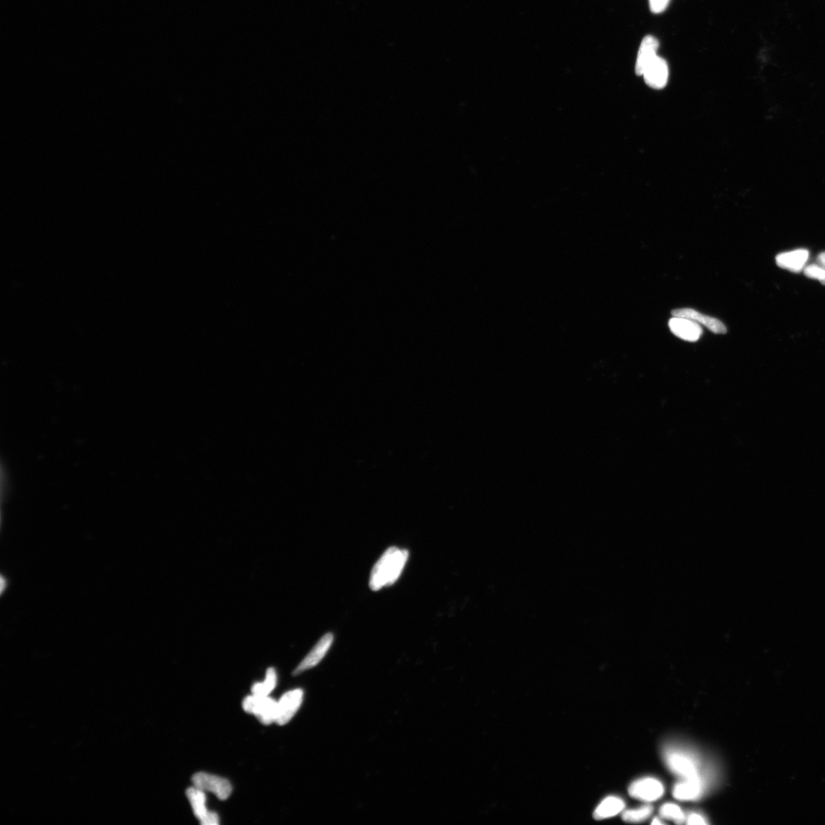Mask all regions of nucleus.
I'll return each instance as SVG.
<instances>
[{"label":"nucleus","instance_id":"f257e3e1","mask_svg":"<svg viewBox=\"0 0 825 825\" xmlns=\"http://www.w3.org/2000/svg\"><path fill=\"white\" fill-rule=\"evenodd\" d=\"M409 551L389 547L377 560L370 575L369 587L374 592L396 584L405 569Z\"/></svg>","mask_w":825,"mask_h":825},{"label":"nucleus","instance_id":"f03ea898","mask_svg":"<svg viewBox=\"0 0 825 825\" xmlns=\"http://www.w3.org/2000/svg\"><path fill=\"white\" fill-rule=\"evenodd\" d=\"M664 758L673 774L684 779L701 778L697 760L690 753L681 751L679 749L670 748L665 750Z\"/></svg>","mask_w":825,"mask_h":825},{"label":"nucleus","instance_id":"7ed1b4c3","mask_svg":"<svg viewBox=\"0 0 825 825\" xmlns=\"http://www.w3.org/2000/svg\"><path fill=\"white\" fill-rule=\"evenodd\" d=\"M246 713L254 715L263 724L276 722L278 701L269 696L249 695L242 703Z\"/></svg>","mask_w":825,"mask_h":825},{"label":"nucleus","instance_id":"20e7f679","mask_svg":"<svg viewBox=\"0 0 825 825\" xmlns=\"http://www.w3.org/2000/svg\"><path fill=\"white\" fill-rule=\"evenodd\" d=\"M192 782L196 788L203 792H210L216 794L218 799L226 800L230 797L232 787L229 781L217 776L198 773L193 776Z\"/></svg>","mask_w":825,"mask_h":825},{"label":"nucleus","instance_id":"39448f33","mask_svg":"<svg viewBox=\"0 0 825 825\" xmlns=\"http://www.w3.org/2000/svg\"><path fill=\"white\" fill-rule=\"evenodd\" d=\"M304 699V691L298 690L286 692L278 701L276 723L284 725L289 723L298 713Z\"/></svg>","mask_w":825,"mask_h":825},{"label":"nucleus","instance_id":"423d86ee","mask_svg":"<svg viewBox=\"0 0 825 825\" xmlns=\"http://www.w3.org/2000/svg\"><path fill=\"white\" fill-rule=\"evenodd\" d=\"M334 640V635L332 633H328L323 635L321 639L316 643V645L299 664L296 670H294L293 674L298 676L306 670L315 667L317 664L321 663L324 656L327 655Z\"/></svg>","mask_w":825,"mask_h":825},{"label":"nucleus","instance_id":"0eeeda50","mask_svg":"<svg viewBox=\"0 0 825 825\" xmlns=\"http://www.w3.org/2000/svg\"><path fill=\"white\" fill-rule=\"evenodd\" d=\"M669 75L667 60L658 56L647 65L642 74L646 84L655 90H661L667 85Z\"/></svg>","mask_w":825,"mask_h":825},{"label":"nucleus","instance_id":"6e6552de","mask_svg":"<svg viewBox=\"0 0 825 825\" xmlns=\"http://www.w3.org/2000/svg\"><path fill=\"white\" fill-rule=\"evenodd\" d=\"M663 785L653 778H645L632 783L629 788L631 796L643 801H656L663 797Z\"/></svg>","mask_w":825,"mask_h":825},{"label":"nucleus","instance_id":"1a4fd4ad","mask_svg":"<svg viewBox=\"0 0 825 825\" xmlns=\"http://www.w3.org/2000/svg\"><path fill=\"white\" fill-rule=\"evenodd\" d=\"M669 328L673 334L688 342L698 341L703 332L699 323L682 317L673 316Z\"/></svg>","mask_w":825,"mask_h":825},{"label":"nucleus","instance_id":"9d476101","mask_svg":"<svg viewBox=\"0 0 825 825\" xmlns=\"http://www.w3.org/2000/svg\"><path fill=\"white\" fill-rule=\"evenodd\" d=\"M672 315L675 317L686 318L705 325L710 331L714 332L715 334H725L728 330L724 324L716 318L709 316L704 315L696 310L690 308H683L672 310Z\"/></svg>","mask_w":825,"mask_h":825},{"label":"nucleus","instance_id":"9b49d317","mask_svg":"<svg viewBox=\"0 0 825 825\" xmlns=\"http://www.w3.org/2000/svg\"><path fill=\"white\" fill-rule=\"evenodd\" d=\"M660 43L654 36L647 35L643 40L636 60L635 71L642 76L647 65L657 56Z\"/></svg>","mask_w":825,"mask_h":825},{"label":"nucleus","instance_id":"f8f14e48","mask_svg":"<svg viewBox=\"0 0 825 825\" xmlns=\"http://www.w3.org/2000/svg\"><path fill=\"white\" fill-rule=\"evenodd\" d=\"M808 257L807 249H797L778 255L776 260L778 266L792 272H799L805 267Z\"/></svg>","mask_w":825,"mask_h":825},{"label":"nucleus","instance_id":"ddd939ff","mask_svg":"<svg viewBox=\"0 0 825 825\" xmlns=\"http://www.w3.org/2000/svg\"><path fill=\"white\" fill-rule=\"evenodd\" d=\"M702 779H684L673 790V797L679 800L691 801L699 799L703 792Z\"/></svg>","mask_w":825,"mask_h":825},{"label":"nucleus","instance_id":"4468645a","mask_svg":"<svg viewBox=\"0 0 825 825\" xmlns=\"http://www.w3.org/2000/svg\"><path fill=\"white\" fill-rule=\"evenodd\" d=\"M624 808V802L622 799L618 797H609L605 799L596 808L594 813L595 819L596 820L609 819V817L615 816L622 812Z\"/></svg>","mask_w":825,"mask_h":825},{"label":"nucleus","instance_id":"2eb2a0df","mask_svg":"<svg viewBox=\"0 0 825 825\" xmlns=\"http://www.w3.org/2000/svg\"><path fill=\"white\" fill-rule=\"evenodd\" d=\"M186 794L192 806L194 815L201 822L210 812L206 806L205 793L194 786L189 788Z\"/></svg>","mask_w":825,"mask_h":825},{"label":"nucleus","instance_id":"dca6fc26","mask_svg":"<svg viewBox=\"0 0 825 825\" xmlns=\"http://www.w3.org/2000/svg\"><path fill=\"white\" fill-rule=\"evenodd\" d=\"M277 684V674L274 668H269L266 672V679L262 683H257L252 688V693L258 696H269L275 690Z\"/></svg>","mask_w":825,"mask_h":825},{"label":"nucleus","instance_id":"f3484780","mask_svg":"<svg viewBox=\"0 0 825 825\" xmlns=\"http://www.w3.org/2000/svg\"><path fill=\"white\" fill-rule=\"evenodd\" d=\"M660 815L663 819L674 822L677 824H683L686 817L678 806L672 803L663 805L660 810Z\"/></svg>","mask_w":825,"mask_h":825},{"label":"nucleus","instance_id":"a211bd4d","mask_svg":"<svg viewBox=\"0 0 825 825\" xmlns=\"http://www.w3.org/2000/svg\"><path fill=\"white\" fill-rule=\"evenodd\" d=\"M651 806H643L638 809L628 810L623 814V820L627 822H640L645 821L653 813Z\"/></svg>","mask_w":825,"mask_h":825},{"label":"nucleus","instance_id":"6ab92c4d","mask_svg":"<svg viewBox=\"0 0 825 825\" xmlns=\"http://www.w3.org/2000/svg\"><path fill=\"white\" fill-rule=\"evenodd\" d=\"M805 275L825 284V268L819 264H810L805 269Z\"/></svg>","mask_w":825,"mask_h":825},{"label":"nucleus","instance_id":"aec40b11","mask_svg":"<svg viewBox=\"0 0 825 825\" xmlns=\"http://www.w3.org/2000/svg\"><path fill=\"white\" fill-rule=\"evenodd\" d=\"M671 0H649L651 12L658 14L667 10Z\"/></svg>","mask_w":825,"mask_h":825},{"label":"nucleus","instance_id":"412c9836","mask_svg":"<svg viewBox=\"0 0 825 825\" xmlns=\"http://www.w3.org/2000/svg\"><path fill=\"white\" fill-rule=\"evenodd\" d=\"M201 824L203 825H218L219 824V816L216 813L210 811L204 819L201 822Z\"/></svg>","mask_w":825,"mask_h":825},{"label":"nucleus","instance_id":"4be33fe9","mask_svg":"<svg viewBox=\"0 0 825 825\" xmlns=\"http://www.w3.org/2000/svg\"><path fill=\"white\" fill-rule=\"evenodd\" d=\"M688 824H707L708 823L704 819V817L698 814H692L688 816L687 819Z\"/></svg>","mask_w":825,"mask_h":825},{"label":"nucleus","instance_id":"5701e85b","mask_svg":"<svg viewBox=\"0 0 825 825\" xmlns=\"http://www.w3.org/2000/svg\"><path fill=\"white\" fill-rule=\"evenodd\" d=\"M817 262L819 266L825 268V253H822L817 256Z\"/></svg>","mask_w":825,"mask_h":825},{"label":"nucleus","instance_id":"b1692460","mask_svg":"<svg viewBox=\"0 0 825 825\" xmlns=\"http://www.w3.org/2000/svg\"><path fill=\"white\" fill-rule=\"evenodd\" d=\"M652 824H663V823L661 821H660V820H658V819H655L653 821Z\"/></svg>","mask_w":825,"mask_h":825}]
</instances>
